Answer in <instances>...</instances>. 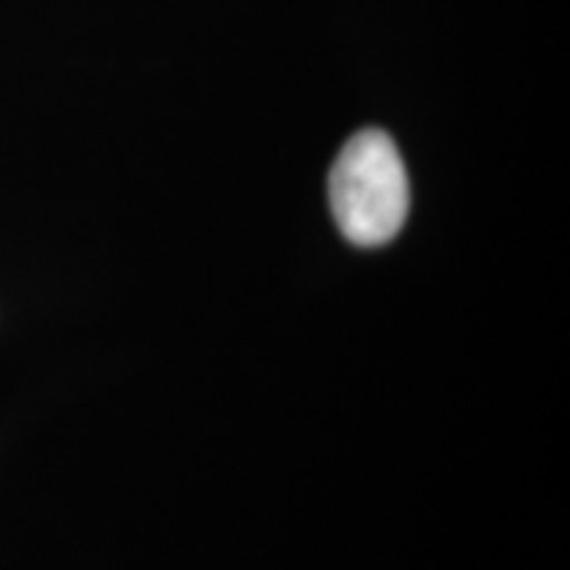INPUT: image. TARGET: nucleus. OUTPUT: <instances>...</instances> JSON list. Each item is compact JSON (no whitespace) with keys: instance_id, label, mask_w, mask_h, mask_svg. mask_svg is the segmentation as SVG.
I'll use <instances>...</instances> for the list:
<instances>
[{"instance_id":"f257e3e1","label":"nucleus","mask_w":570,"mask_h":570,"mask_svg":"<svg viewBox=\"0 0 570 570\" xmlns=\"http://www.w3.org/2000/svg\"><path fill=\"white\" fill-rule=\"evenodd\" d=\"M333 217L348 244L375 248L394 240L410 214V180L391 135L375 127L352 135L327 177Z\"/></svg>"}]
</instances>
